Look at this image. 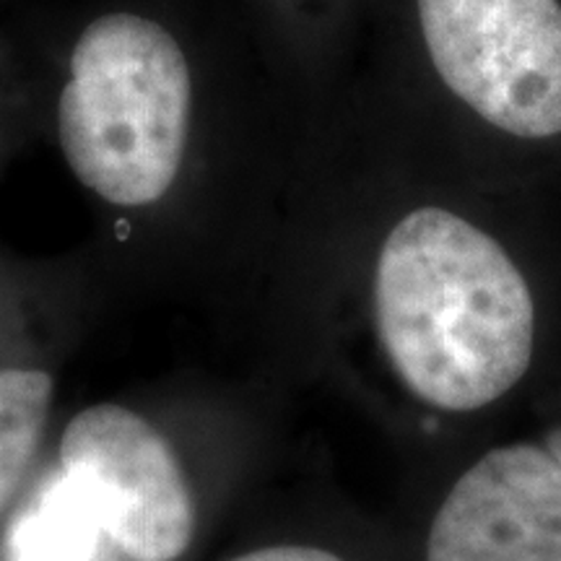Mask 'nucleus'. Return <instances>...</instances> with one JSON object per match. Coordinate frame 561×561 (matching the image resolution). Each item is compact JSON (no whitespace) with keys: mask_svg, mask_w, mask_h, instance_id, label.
Instances as JSON below:
<instances>
[{"mask_svg":"<svg viewBox=\"0 0 561 561\" xmlns=\"http://www.w3.org/2000/svg\"><path fill=\"white\" fill-rule=\"evenodd\" d=\"M11 32L50 76L68 170L121 210L180 191L214 89L268 58L237 0H81Z\"/></svg>","mask_w":561,"mask_h":561,"instance_id":"nucleus-1","label":"nucleus"},{"mask_svg":"<svg viewBox=\"0 0 561 561\" xmlns=\"http://www.w3.org/2000/svg\"><path fill=\"white\" fill-rule=\"evenodd\" d=\"M375 310L392 367L442 411L500 401L530 367L536 307L520 268L445 203H416L385 234Z\"/></svg>","mask_w":561,"mask_h":561,"instance_id":"nucleus-2","label":"nucleus"},{"mask_svg":"<svg viewBox=\"0 0 561 561\" xmlns=\"http://www.w3.org/2000/svg\"><path fill=\"white\" fill-rule=\"evenodd\" d=\"M362 53L500 140L561 144V0H371Z\"/></svg>","mask_w":561,"mask_h":561,"instance_id":"nucleus-3","label":"nucleus"},{"mask_svg":"<svg viewBox=\"0 0 561 561\" xmlns=\"http://www.w3.org/2000/svg\"><path fill=\"white\" fill-rule=\"evenodd\" d=\"M60 462L133 561H174L191 546L195 510L185 473L144 416L115 403L91 405L66 426Z\"/></svg>","mask_w":561,"mask_h":561,"instance_id":"nucleus-4","label":"nucleus"},{"mask_svg":"<svg viewBox=\"0 0 561 561\" xmlns=\"http://www.w3.org/2000/svg\"><path fill=\"white\" fill-rule=\"evenodd\" d=\"M426 561H561V466L507 445L468 468L434 517Z\"/></svg>","mask_w":561,"mask_h":561,"instance_id":"nucleus-5","label":"nucleus"},{"mask_svg":"<svg viewBox=\"0 0 561 561\" xmlns=\"http://www.w3.org/2000/svg\"><path fill=\"white\" fill-rule=\"evenodd\" d=\"M278 76L325 83L364 50L371 0H237Z\"/></svg>","mask_w":561,"mask_h":561,"instance_id":"nucleus-6","label":"nucleus"},{"mask_svg":"<svg viewBox=\"0 0 561 561\" xmlns=\"http://www.w3.org/2000/svg\"><path fill=\"white\" fill-rule=\"evenodd\" d=\"M102 525L66 476L34 496L11 533L9 561H91Z\"/></svg>","mask_w":561,"mask_h":561,"instance_id":"nucleus-7","label":"nucleus"},{"mask_svg":"<svg viewBox=\"0 0 561 561\" xmlns=\"http://www.w3.org/2000/svg\"><path fill=\"white\" fill-rule=\"evenodd\" d=\"M53 403V377L39 369H0V512L13 500Z\"/></svg>","mask_w":561,"mask_h":561,"instance_id":"nucleus-8","label":"nucleus"},{"mask_svg":"<svg viewBox=\"0 0 561 561\" xmlns=\"http://www.w3.org/2000/svg\"><path fill=\"white\" fill-rule=\"evenodd\" d=\"M26 89H32V79L24 53L9 26H0V115L19 104Z\"/></svg>","mask_w":561,"mask_h":561,"instance_id":"nucleus-9","label":"nucleus"},{"mask_svg":"<svg viewBox=\"0 0 561 561\" xmlns=\"http://www.w3.org/2000/svg\"><path fill=\"white\" fill-rule=\"evenodd\" d=\"M231 561H343L331 551L312 549V546H273V549H257Z\"/></svg>","mask_w":561,"mask_h":561,"instance_id":"nucleus-10","label":"nucleus"},{"mask_svg":"<svg viewBox=\"0 0 561 561\" xmlns=\"http://www.w3.org/2000/svg\"><path fill=\"white\" fill-rule=\"evenodd\" d=\"M546 450H549L553 455V460H557L561 466V426H559V430H553L549 437H546Z\"/></svg>","mask_w":561,"mask_h":561,"instance_id":"nucleus-11","label":"nucleus"}]
</instances>
